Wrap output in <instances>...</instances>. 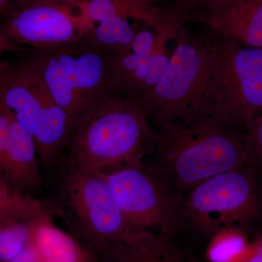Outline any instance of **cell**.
<instances>
[{
  "instance_id": "obj_5",
  "label": "cell",
  "mask_w": 262,
  "mask_h": 262,
  "mask_svg": "<svg viewBox=\"0 0 262 262\" xmlns=\"http://www.w3.org/2000/svg\"><path fill=\"white\" fill-rule=\"evenodd\" d=\"M210 33L204 36L214 60L208 116L248 131L262 113V48Z\"/></svg>"
},
{
  "instance_id": "obj_24",
  "label": "cell",
  "mask_w": 262,
  "mask_h": 262,
  "mask_svg": "<svg viewBox=\"0 0 262 262\" xmlns=\"http://www.w3.org/2000/svg\"><path fill=\"white\" fill-rule=\"evenodd\" d=\"M247 262H262V234L251 241Z\"/></svg>"
},
{
  "instance_id": "obj_20",
  "label": "cell",
  "mask_w": 262,
  "mask_h": 262,
  "mask_svg": "<svg viewBox=\"0 0 262 262\" xmlns=\"http://www.w3.org/2000/svg\"><path fill=\"white\" fill-rule=\"evenodd\" d=\"M247 134L253 167L262 170V113L255 119Z\"/></svg>"
},
{
  "instance_id": "obj_4",
  "label": "cell",
  "mask_w": 262,
  "mask_h": 262,
  "mask_svg": "<svg viewBox=\"0 0 262 262\" xmlns=\"http://www.w3.org/2000/svg\"><path fill=\"white\" fill-rule=\"evenodd\" d=\"M174 38L177 47L168 68L154 89L138 101L158 130L172 122L208 116V94L214 70L211 49L204 36L194 37L185 25Z\"/></svg>"
},
{
  "instance_id": "obj_14",
  "label": "cell",
  "mask_w": 262,
  "mask_h": 262,
  "mask_svg": "<svg viewBox=\"0 0 262 262\" xmlns=\"http://www.w3.org/2000/svg\"><path fill=\"white\" fill-rule=\"evenodd\" d=\"M92 27L113 19H125L144 23L164 34L177 31L163 0H82Z\"/></svg>"
},
{
  "instance_id": "obj_7",
  "label": "cell",
  "mask_w": 262,
  "mask_h": 262,
  "mask_svg": "<svg viewBox=\"0 0 262 262\" xmlns=\"http://www.w3.org/2000/svg\"><path fill=\"white\" fill-rule=\"evenodd\" d=\"M0 97L34 139L38 158L51 166L64 154L74 123L27 58L0 72Z\"/></svg>"
},
{
  "instance_id": "obj_19",
  "label": "cell",
  "mask_w": 262,
  "mask_h": 262,
  "mask_svg": "<svg viewBox=\"0 0 262 262\" xmlns=\"http://www.w3.org/2000/svg\"><path fill=\"white\" fill-rule=\"evenodd\" d=\"M217 0H171L168 12L179 26L185 25L187 15Z\"/></svg>"
},
{
  "instance_id": "obj_10",
  "label": "cell",
  "mask_w": 262,
  "mask_h": 262,
  "mask_svg": "<svg viewBox=\"0 0 262 262\" xmlns=\"http://www.w3.org/2000/svg\"><path fill=\"white\" fill-rule=\"evenodd\" d=\"M91 29L82 0H12L0 20L8 42L32 49L77 42Z\"/></svg>"
},
{
  "instance_id": "obj_1",
  "label": "cell",
  "mask_w": 262,
  "mask_h": 262,
  "mask_svg": "<svg viewBox=\"0 0 262 262\" xmlns=\"http://www.w3.org/2000/svg\"><path fill=\"white\" fill-rule=\"evenodd\" d=\"M153 151L165 181L179 191L218 174L253 167L247 131L211 116L167 124L157 134Z\"/></svg>"
},
{
  "instance_id": "obj_25",
  "label": "cell",
  "mask_w": 262,
  "mask_h": 262,
  "mask_svg": "<svg viewBox=\"0 0 262 262\" xmlns=\"http://www.w3.org/2000/svg\"><path fill=\"white\" fill-rule=\"evenodd\" d=\"M13 191L5 179L0 176V208L4 206L14 194Z\"/></svg>"
},
{
  "instance_id": "obj_18",
  "label": "cell",
  "mask_w": 262,
  "mask_h": 262,
  "mask_svg": "<svg viewBox=\"0 0 262 262\" xmlns=\"http://www.w3.org/2000/svg\"><path fill=\"white\" fill-rule=\"evenodd\" d=\"M207 246L208 262H247L251 241L244 229L238 225L228 226L211 235Z\"/></svg>"
},
{
  "instance_id": "obj_27",
  "label": "cell",
  "mask_w": 262,
  "mask_h": 262,
  "mask_svg": "<svg viewBox=\"0 0 262 262\" xmlns=\"http://www.w3.org/2000/svg\"><path fill=\"white\" fill-rule=\"evenodd\" d=\"M94 262H98L97 260H96Z\"/></svg>"
},
{
  "instance_id": "obj_23",
  "label": "cell",
  "mask_w": 262,
  "mask_h": 262,
  "mask_svg": "<svg viewBox=\"0 0 262 262\" xmlns=\"http://www.w3.org/2000/svg\"><path fill=\"white\" fill-rule=\"evenodd\" d=\"M25 48L19 47L11 42H8L0 33V72L4 68L8 62L5 61L3 56L7 52H24Z\"/></svg>"
},
{
  "instance_id": "obj_12",
  "label": "cell",
  "mask_w": 262,
  "mask_h": 262,
  "mask_svg": "<svg viewBox=\"0 0 262 262\" xmlns=\"http://www.w3.org/2000/svg\"><path fill=\"white\" fill-rule=\"evenodd\" d=\"M46 207L34 196L15 192L0 208V262H8L32 244L34 225Z\"/></svg>"
},
{
  "instance_id": "obj_8",
  "label": "cell",
  "mask_w": 262,
  "mask_h": 262,
  "mask_svg": "<svg viewBox=\"0 0 262 262\" xmlns=\"http://www.w3.org/2000/svg\"><path fill=\"white\" fill-rule=\"evenodd\" d=\"M253 166L229 170L188 189L180 206L181 222L198 233L212 235L259 215L256 173Z\"/></svg>"
},
{
  "instance_id": "obj_2",
  "label": "cell",
  "mask_w": 262,
  "mask_h": 262,
  "mask_svg": "<svg viewBox=\"0 0 262 262\" xmlns=\"http://www.w3.org/2000/svg\"><path fill=\"white\" fill-rule=\"evenodd\" d=\"M117 56L86 35L77 42L31 49L26 58L75 127L86 115L121 94L116 80Z\"/></svg>"
},
{
  "instance_id": "obj_16",
  "label": "cell",
  "mask_w": 262,
  "mask_h": 262,
  "mask_svg": "<svg viewBox=\"0 0 262 262\" xmlns=\"http://www.w3.org/2000/svg\"><path fill=\"white\" fill-rule=\"evenodd\" d=\"M98 262H189L170 241V237L136 232L113 245Z\"/></svg>"
},
{
  "instance_id": "obj_15",
  "label": "cell",
  "mask_w": 262,
  "mask_h": 262,
  "mask_svg": "<svg viewBox=\"0 0 262 262\" xmlns=\"http://www.w3.org/2000/svg\"><path fill=\"white\" fill-rule=\"evenodd\" d=\"M170 56L165 52L138 55L128 51L118 55L116 80L120 94L139 101L159 82L168 68Z\"/></svg>"
},
{
  "instance_id": "obj_17",
  "label": "cell",
  "mask_w": 262,
  "mask_h": 262,
  "mask_svg": "<svg viewBox=\"0 0 262 262\" xmlns=\"http://www.w3.org/2000/svg\"><path fill=\"white\" fill-rule=\"evenodd\" d=\"M32 244L44 262H94L96 260L72 234L55 224L47 208L34 225Z\"/></svg>"
},
{
  "instance_id": "obj_26",
  "label": "cell",
  "mask_w": 262,
  "mask_h": 262,
  "mask_svg": "<svg viewBox=\"0 0 262 262\" xmlns=\"http://www.w3.org/2000/svg\"><path fill=\"white\" fill-rule=\"evenodd\" d=\"M12 0H0V20L4 16Z\"/></svg>"
},
{
  "instance_id": "obj_6",
  "label": "cell",
  "mask_w": 262,
  "mask_h": 262,
  "mask_svg": "<svg viewBox=\"0 0 262 262\" xmlns=\"http://www.w3.org/2000/svg\"><path fill=\"white\" fill-rule=\"evenodd\" d=\"M65 163L60 186L61 214L70 234L97 259L113 245L139 232L127 224L99 172Z\"/></svg>"
},
{
  "instance_id": "obj_9",
  "label": "cell",
  "mask_w": 262,
  "mask_h": 262,
  "mask_svg": "<svg viewBox=\"0 0 262 262\" xmlns=\"http://www.w3.org/2000/svg\"><path fill=\"white\" fill-rule=\"evenodd\" d=\"M115 203L136 232L172 235L181 223L180 206L168 182L142 161L99 172ZM154 234V233H153Z\"/></svg>"
},
{
  "instance_id": "obj_13",
  "label": "cell",
  "mask_w": 262,
  "mask_h": 262,
  "mask_svg": "<svg viewBox=\"0 0 262 262\" xmlns=\"http://www.w3.org/2000/svg\"><path fill=\"white\" fill-rule=\"evenodd\" d=\"M34 139L13 117L1 176L15 192L33 196L40 189V168Z\"/></svg>"
},
{
  "instance_id": "obj_3",
  "label": "cell",
  "mask_w": 262,
  "mask_h": 262,
  "mask_svg": "<svg viewBox=\"0 0 262 262\" xmlns=\"http://www.w3.org/2000/svg\"><path fill=\"white\" fill-rule=\"evenodd\" d=\"M156 136L139 101L117 94L76 124L63 155L77 167L103 172L142 161Z\"/></svg>"
},
{
  "instance_id": "obj_22",
  "label": "cell",
  "mask_w": 262,
  "mask_h": 262,
  "mask_svg": "<svg viewBox=\"0 0 262 262\" xmlns=\"http://www.w3.org/2000/svg\"><path fill=\"white\" fill-rule=\"evenodd\" d=\"M8 262H44V261L37 248L32 244Z\"/></svg>"
},
{
  "instance_id": "obj_21",
  "label": "cell",
  "mask_w": 262,
  "mask_h": 262,
  "mask_svg": "<svg viewBox=\"0 0 262 262\" xmlns=\"http://www.w3.org/2000/svg\"><path fill=\"white\" fill-rule=\"evenodd\" d=\"M13 117L14 115L11 110L7 106L0 97V176L9 142L10 129Z\"/></svg>"
},
{
  "instance_id": "obj_11",
  "label": "cell",
  "mask_w": 262,
  "mask_h": 262,
  "mask_svg": "<svg viewBox=\"0 0 262 262\" xmlns=\"http://www.w3.org/2000/svg\"><path fill=\"white\" fill-rule=\"evenodd\" d=\"M192 20L220 37L262 48V0H217L189 13L186 23Z\"/></svg>"
}]
</instances>
